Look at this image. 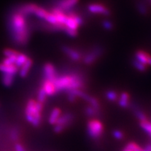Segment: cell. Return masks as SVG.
<instances>
[{"mask_svg": "<svg viewBox=\"0 0 151 151\" xmlns=\"http://www.w3.org/2000/svg\"><path fill=\"white\" fill-rule=\"evenodd\" d=\"M140 125L142 128L145 132H147L151 136V122H150L147 120L141 121Z\"/></svg>", "mask_w": 151, "mask_h": 151, "instance_id": "603a6c76", "label": "cell"}, {"mask_svg": "<svg viewBox=\"0 0 151 151\" xmlns=\"http://www.w3.org/2000/svg\"><path fill=\"white\" fill-rule=\"evenodd\" d=\"M139 9L142 13L145 14L146 13V8L144 4H140L139 6Z\"/></svg>", "mask_w": 151, "mask_h": 151, "instance_id": "836d02e7", "label": "cell"}, {"mask_svg": "<svg viewBox=\"0 0 151 151\" xmlns=\"http://www.w3.org/2000/svg\"><path fill=\"white\" fill-rule=\"evenodd\" d=\"M10 25L14 40L18 45H25L30 35L25 15L19 12L14 14L11 18Z\"/></svg>", "mask_w": 151, "mask_h": 151, "instance_id": "6da1fadb", "label": "cell"}, {"mask_svg": "<svg viewBox=\"0 0 151 151\" xmlns=\"http://www.w3.org/2000/svg\"><path fill=\"white\" fill-rule=\"evenodd\" d=\"M47 96V94L45 93V91L44 90V89L41 88L40 90L39 91V93H38L37 101H39L41 103H43L45 101Z\"/></svg>", "mask_w": 151, "mask_h": 151, "instance_id": "cb8c5ba5", "label": "cell"}, {"mask_svg": "<svg viewBox=\"0 0 151 151\" xmlns=\"http://www.w3.org/2000/svg\"><path fill=\"white\" fill-rule=\"evenodd\" d=\"M106 97L108 100L111 102L116 101L119 99V94L114 90L107 91L106 93Z\"/></svg>", "mask_w": 151, "mask_h": 151, "instance_id": "7402d4cb", "label": "cell"}, {"mask_svg": "<svg viewBox=\"0 0 151 151\" xmlns=\"http://www.w3.org/2000/svg\"><path fill=\"white\" fill-rule=\"evenodd\" d=\"M54 83L57 92L60 91H68V92L74 89H81L84 85L83 78L76 74L57 76Z\"/></svg>", "mask_w": 151, "mask_h": 151, "instance_id": "7a4b0ae2", "label": "cell"}, {"mask_svg": "<svg viewBox=\"0 0 151 151\" xmlns=\"http://www.w3.org/2000/svg\"><path fill=\"white\" fill-rule=\"evenodd\" d=\"M102 49L100 47H96L95 48L89 51L84 56L83 62L87 65L93 64L97 59L100 58L102 54Z\"/></svg>", "mask_w": 151, "mask_h": 151, "instance_id": "5b68a950", "label": "cell"}, {"mask_svg": "<svg viewBox=\"0 0 151 151\" xmlns=\"http://www.w3.org/2000/svg\"><path fill=\"white\" fill-rule=\"evenodd\" d=\"M102 25L104 28L108 30H111L113 28V23L110 21H108V20H105L104 22H103Z\"/></svg>", "mask_w": 151, "mask_h": 151, "instance_id": "83f0119b", "label": "cell"}, {"mask_svg": "<svg viewBox=\"0 0 151 151\" xmlns=\"http://www.w3.org/2000/svg\"><path fill=\"white\" fill-rule=\"evenodd\" d=\"M88 10L94 14H100L105 16L110 15V11L105 6L99 3H93L89 4L88 7Z\"/></svg>", "mask_w": 151, "mask_h": 151, "instance_id": "8992f818", "label": "cell"}, {"mask_svg": "<svg viewBox=\"0 0 151 151\" xmlns=\"http://www.w3.org/2000/svg\"><path fill=\"white\" fill-rule=\"evenodd\" d=\"M0 71L3 74H8L15 76L18 72V68L15 65H5L0 64Z\"/></svg>", "mask_w": 151, "mask_h": 151, "instance_id": "5bb4252c", "label": "cell"}, {"mask_svg": "<svg viewBox=\"0 0 151 151\" xmlns=\"http://www.w3.org/2000/svg\"><path fill=\"white\" fill-rule=\"evenodd\" d=\"M79 1V0H59L58 3V6L60 10L63 12L70 11L76 4Z\"/></svg>", "mask_w": 151, "mask_h": 151, "instance_id": "9c48e42d", "label": "cell"}, {"mask_svg": "<svg viewBox=\"0 0 151 151\" xmlns=\"http://www.w3.org/2000/svg\"><path fill=\"white\" fill-rule=\"evenodd\" d=\"M136 60L145 65L151 66V55L144 50H138L135 54Z\"/></svg>", "mask_w": 151, "mask_h": 151, "instance_id": "ba28073f", "label": "cell"}, {"mask_svg": "<svg viewBox=\"0 0 151 151\" xmlns=\"http://www.w3.org/2000/svg\"><path fill=\"white\" fill-rule=\"evenodd\" d=\"M47 13H48V12L45 10V9L42 8L41 7H39L38 6L36 8L35 10L34 13V14L36 17H37L38 18H39L40 19H43V20H44V18L47 15Z\"/></svg>", "mask_w": 151, "mask_h": 151, "instance_id": "44dd1931", "label": "cell"}, {"mask_svg": "<svg viewBox=\"0 0 151 151\" xmlns=\"http://www.w3.org/2000/svg\"><path fill=\"white\" fill-rule=\"evenodd\" d=\"M44 74L46 80H49V81L53 82L57 77L54 66L50 63H47L44 65Z\"/></svg>", "mask_w": 151, "mask_h": 151, "instance_id": "52a82bcc", "label": "cell"}, {"mask_svg": "<svg viewBox=\"0 0 151 151\" xmlns=\"http://www.w3.org/2000/svg\"><path fill=\"white\" fill-rule=\"evenodd\" d=\"M145 150L146 151H151V144H149L146 146Z\"/></svg>", "mask_w": 151, "mask_h": 151, "instance_id": "e575fe53", "label": "cell"}, {"mask_svg": "<svg viewBox=\"0 0 151 151\" xmlns=\"http://www.w3.org/2000/svg\"><path fill=\"white\" fill-rule=\"evenodd\" d=\"M113 135L114 136L115 138L119 140H121L124 137V135L123 134V132H121L120 130H115L113 131Z\"/></svg>", "mask_w": 151, "mask_h": 151, "instance_id": "4dcf8cb0", "label": "cell"}, {"mask_svg": "<svg viewBox=\"0 0 151 151\" xmlns=\"http://www.w3.org/2000/svg\"><path fill=\"white\" fill-rule=\"evenodd\" d=\"M28 59V58L25 54L18 53V54L17 56V59H16L15 65L18 69L20 68L22 66L26 63V61Z\"/></svg>", "mask_w": 151, "mask_h": 151, "instance_id": "ac0fdd59", "label": "cell"}, {"mask_svg": "<svg viewBox=\"0 0 151 151\" xmlns=\"http://www.w3.org/2000/svg\"><path fill=\"white\" fill-rule=\"evenodd\" d=\"M15 150L16 151H25L24 147L20 144H17L15 145Z\"/></svg>", "mask_w": 151, "mask_h": 151, "instance_id": "1f68e13d", "label": "cell"}, {"mask_svg": "<svg viewBox=\"0 0 151 151\" xmlns=\"http://www.w3.org/2000/svg\"><path fill=\"white\" fill-rule=\"evenodd\" d=\"M87 130L89 135L93 139H100L103 134L104 126L98 119H91L88 122Z\"/></svg>", "mask_w": 151, "mask_h": 151, "instance_id": "277c9868", "label": "cell"}, {"mask_svg": "<svg viewBox=\"0 0 151 151\" xmlns=\"http://www.w3.org/2000/svg\"><path fill=\"white\" fill-rule=\"evenodd\" d=\"M133 64L136 68V69L140 70V71H145V70L147 69V65H145L144 64H143L142 63H141L140 62H139L138 60H137L136 59H135L133 62Z\"/></svg>", "mask_w": 151, "mask_h": 151, "instance_id": "484cf974", "label": "cell"}, {"mask_svg": "<svg viewBox=\"0 0 151 151\" xmlns=\"http://www.w3.org/2000/svg\"><path fill=\"white\" fill-rule=\"evenodd\" d=\"M60 115H61V111L59 108H54V109L52 110L49 118V124H50L51 125H55Z\"/></svg>", "mask_w": 151, "mask_h": 151, "instance_id": "e0dca14e", "label": "cell"}, {"mask_svg": "<svg viewBox=\"0 0 151 151\" xmlns=\"http://www.w3.org/2000/svg\"><path fill=\"white\" fill-rule=\"evenodd\" d=\"M125 147L133 151H140L142 149L140 147V146L135 142H129V144H127Z\"/></svg>", "mask_w": 151, "mask_h": 151, "instance_id": "4316f807", "label": "cell"}, {"mask_svg": "<svg viewBox=\"0 0 151 151\" xmlns=\"http://www.w3.org/2000/svg\"><path fill=\"white\" fill-rule=\"evenodd\" d=\"M140 151H146L145 150H143V149H141Z\"/></svg>", "mask_w": 151, "mask_h": 151, "instance_id": "8d00e7d4", "label": "cell"}, {"mask_svg": "<svg viewBox=\"0 0 151 151\" xmlns=\"http://www.w3.org/2000/svg\"><path fill=\"white\" fill-rule=\"evenodd\" d=\"M42 110V103L34 100L28 101L25 109L27 120L35 127L39 126L41 121Z\"/></svg>", "mask_w": 151, "mask_h": 151, "instance_id": "3957f363", "label": "cell"}, {"mask_svg": "<svg viewBox=\"0 0 151 151\" xmlns=\"http://www.w3.org/2000/svg\"><path fill=\"white\" fill-rule=\"evenodd\" d=\"M14 76H15L8 74H3L2 77V82L5 86L9 87L12 85L14 82Z\"/></svg>", "mask_w": 151, "mask_h": 151, "instance_id": "d6986e66", "label": "cell"}, {"mask_svg": "<svg viewBox=\"0 0 151 151\" xmlns=\"http://www.w3.org/2000/svg\"><path fill=\"white\" fill-rule=\"evenodd\" d=\"M18 54V52L15 50L12 49H6L4 51V55L5 57H10V56H17Z\"/></svg>", "mask_w": 151, "mask_h": 151, "instance_id": "f1b7e54d", "label": "cell"}, {"mask_svg": "<svg viewBox=\"0 0 151 151\" xmlns=\"http://www.w3.org/2000/svg\"><path fill=\"white\" fill-rule=\"evenodd\" d=\"M63 50L64 51V52L73 60L78 61L81 59V54H80L77 50H76L73 48H70L69 47H67V46L63 47Z\"/></svg>", "mask_w": 151, "mask_h": 151, "instance_id": "30bf717a", "label": "cell"}, {"mask_svg": "<svg viewBox=\"0 0 151 151\" xmlns=\"http://www.w3.org/2000/svg\"><path fill=\"white\" fill-rule=\"evenodd\" d=\"M122 151H133V150H130V149H127V148L125 147Z\"/></svg>", "mask_w": 151, "mask_h": 151, "instance_id": "d590c367", "label": "cell"}, {"mask_svg": "<svg viewBox=\"0 0 151 151\" xmlns=\"http://www.w3.org/2000/svg\"><path fill=\"white\" fill-rule=\"evenodd\" d=\"M17 56L6 57V58H4L3 59L2 63L5 65H15Z\"/></svg>", "mask_w": 151, "mask_h": 151, "instance_id": "d4e9b609", "label": "cell"}, {"mask_svg": "<svg viewBox=\"0 0 151 151\" xmlns=\"http://www.w3.org/2000/svg\"><path fill=\"white\" fill-rule=\"evenodd\" d=\"M135 115H136L137 117L138 118V119H139V120L140 122L147 120V117H146V116H145V115L144 114V113L142 111H141L140 110L135 111Z\"/></svg>", "mask_w": 151, "mask_h": 151, "instance_id": "f546056e", "label": "cell"}, {"mask_svg": "<svg viewBox=\"0 0 151 151\" xmlns=\"http://www.w3.org/2000/svg\"><path fill=\"white\" fill-rule=\"evenodd\" d=\"M42 88L44 89L47 96H52L57 92L55 85L53 81H49V80H45L42 85Z\"/></svg>", "mask_w": 151, "mask_h": 151, "instance_id": "4fadbf2b", "label": "cell"}, {"mask_svg": "<svg viewBox=\"0 0 151 151\" xmlns=\"http://www.w3.org/2000/svg\"><path fill=\"white\" fill-rule=\"evenodd\" d=\"M32 65V60L28 58L26 61V63L20 68V70L19 74H20V76L22 78H25L27 76V75L28 74V72H29Z\"/></svg>", "mask_w": 151, "mask_h": 151, "instance_id": "2e32d148", "label": "cell"}, {"mask_svg": "<svg viewBox=\"0 0 151 151\" xmlns=\"http://www.w3.org/2000/svg\"><path fill=\"white\" fill-rule=\"evenodd\" d=\"M11 135H12V138L13 140H16L18 139V136L17 132L16 130H13L12 132V134H11Z\"/></svg>", "mask_w": 151, "mask_h": 151, "instance_id": "d6a6232c", "label": "cell"}, {"mask_svg": "<svg viewBox=\"0 0 151 151\" xmlns=\"http://www.w3.org/2000/svg\"><path fill=\"white\" fill-rule=\"evenodd\" d=\"M118 103L123 108H128L130 105V96L127 92H122L118 99Z\"/></svg>", "mask_w": 151, "mask_h": 151, "instance_id": "7c38bea8", "label": "cell"}, {"mask_svg": "<svg viewBox=\"0 0 151 151\" xmlns=\"http://www.w3.org/2000/svg\"><path fill=\"white\" fill-rule=\"evenodd\" d=\"M37 7V6L34 4H26V5L23 6L20 8L19 13L22 14V15H30V14H34Z\"/></svg>", "mask_w": 151, "mask_h": 151, "instance_id": "9a60e30c", "label": "cell"}, {"mask_svg": "<svg viewBox=\"0 0 151 151\" xmlns=\"http://www.w3.org/2000/svg\"><path fill=\"white\" fill-rule=\"evenodd\" d=\"M73 115L70 113H65L63 115H60L59 119L57 121L55 125H59L63 126L64 129L67 126H69L71 122L73 120Z\"/></svg>", "mask_w": 151, "mask_h": 151, "instance_id": "8fae6325", "label": "cell"}, {"mask_svg": "<svg viewBox=\"0 0 151 151\" xmlns=\"http://www.w3.org/2000/svg\"><path fill=\"white\" fill-rule=\"evenodd\" d=\"M100 111L96 110L95 108H94L91 106L89 105L86 107L85 109V112H86V115L88 116L93 117V116H97L100 115Z\"/></svg>", "mask_w": 151, "mask_h": 151, "instance_id": "ffe728a7", "label": "cell"}]
</instances>
